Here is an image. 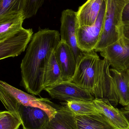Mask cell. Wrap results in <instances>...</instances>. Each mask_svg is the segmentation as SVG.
<instances>
[{
	"instance_id": "1",
	"label": "cell",
	"mask_w": 129,
	"mask_h": 129,
	"mask_svg": "<svg viewBox=\"0 0 129 129\" xmlns=\"http://www.w3.org/2000/svg\"><path fill=\"white\" fill-rule=\"evenodd\" d=\"M60 37L58 31L47 28L33 36L20 64L21 84L28 93L39 95L44 90L45 69Z\"/></svg>"
},
{
	"instance_id": "2",
	"label": "cell",
	"mask_w": 129,
	"mask_h": 129,
	"mask_svg": "<svg viewBox=\"0 0 129 129\" xmlns=\"http://www.w3.org/2000/svg\"><path fill=\"white\" fill-rule=\"evenodd\" d=\"M106 10L103 25L95 52H100L116 42L123 35V10L129 0H105Z\"/></svg>"
},
{
	"instance_id": "3",
	"label": "cell",
	"mask_w": 129,
	"mask_h": 129,
	"mask_svg": "<svg viewBox=\"0 0 129 129\" xmlns=\"http://www.w3.org/2000/svg\"><path fill=\"white\" fill-rule=\"evenodd\" d=\"M100 59L94 50L85 52L78 61L74 75L69 81L91 94Z\"/></svg>"
},
{
	"instance_id": "4",
	"label": "cell",
	"mask_w": 129,
	"mask_h": 129,
	"mask_svg": "<svg viewBox=\"0 0 129 129\" xmlns=\"http://www.w3.org/2000/svg\"><path fill=\"white\" fill-rule=\"evenodd\" d=\"M110 64L107 59H100L98 64L94 88L91 94L94 98H106L114 106L119 99L113 79L110 71Z\"/></svg>"
},
{
	"instance_id": "5",
	"label": "cell",
	"mask_w": 129,
	"mask_h": 129,
	"mask_svg": "<svg viewBox=\"0 0 129 129\" xmlns=\"http://www.w3.org/2000/svg\"><path fill=\"white\" fill-rule=\"evenodd\" d=\"M106 10L104 1L96 21L89 26H79L77 31V42L78 48L83 52L94 50L101 35Z\"/></svg>"
},
{
	"instance_id": "6",
	"label": "cell",
	"mask_w": 129,
	"mask_h": 129,
	"mask_svg": "<svg viewBox=\"0 0 129 129\" xmlns=\"http://www.w3.org/2000/svg\"><path fill=\"white\" fill-rule=\"evenodd\" d=\"M113 68L123 71L129 69V40L123 35L113 44L100 52Z\"/></svg>"
},
{
	"instance_id": "7",
	"label": "cell",
	"mask_w": 129,
	"mask_h": 129,
	"mask_svg": "<svg viewBox=\"0 0 129 129\" xmlns=\"http://www.w3.org/2000/svg\"><path fill=\"white\" fill-rule=\"evenodd\" d=\"M52 99L67 102L69 101H92L94 98L88 91L69 81H62L45 88Z\"/></svg>"
},
{
	"instance_id": "8",
	"label": "cell",
	"mask_w": 129,
	"mask_h": 129,
	"mask_svg": "<svg viewBox=\"0 0 129 129\" xmlns=\"http://www.w3.org/2000/svg\"><path fill=\"white\" fill-rule=\"evenodd\" d=\"M60 21V40L72 48L77 63L85 52L78 48L77 42V31L79 25L76 12L71 9L64 10L62 12Z\"/></svg>"
},
{
	"instance_id": "9",
	"label": "cell",
	"mask_w": 129,
	"mask_h": 129,
	"mask_svg": "<svg viewBox=\"0 0 129 129\" xmlns=\"http://www.w3.org/2000/svg\"><path fill=\"white\" fill-rule=\"evenodd\" d=\"M33 33L32 29L23 28L13 36L0 42V60L17 56L24 52Z\"/></svg>"
},
{
	"instance_id": "10",
	"label": "cell",
	"mask_w": 129,
	"mask_h": 129,
	"mask_svg": "<svg viewBox=\"0 0 129 129\" xmlns=\"http://www.w3.org/2000/svg\"><path fill=\"white\" fill-rule=\"evenodd\" d=\"M55 56L62 73L63 81H70L76 68V59L72 48L60 40L54 50Z\"/></svg>"
},
{
	"instance_id": "11",
	"label": "cell",
	"mask_w": 129,
	"mask_h": 129,
	"mask_svg": "<svg viewBox=\"0 0 129 129\" xmlns=\"http://www.w3.org/2000/svg\"><path fill=\"white\" fill-rule=\"evenodd\" d=\"M17 114L24 129H42L50 120L47 114L38 108L20 105Z\"/></svg>"
},
{
	"instance_id": "12",
	"label": "cell",
	"mask_w": 129,
	"mask_h": 129,
	"mask_svg": "<svg viewBox=\"0 0 129 129\" xmlns=\"http://www.w3.org/2000/svg\"><path fill=\"white\" fill-rule=\"evenodd\" d=\"M96 108L116 129H128L129 125L121 110L116 108L106 98H94Z\"/></svg>"
},
{
	"instance_id": "13",
	"label": "cell",
	"mask_w": 129,
	"mask_h": 129,
	"mask_svg": "<svg viewBox=\"0 0 129 129\" xmlns=\"http://www.w3.org/2000/svg\"><path fill=\"white\" fill-rule=\"evenodd\" d=\"M42 129H77L76 116L65 105L59 106L54 116Z\"/></svg>"
},
{
	"instance_id": "14",
	"label": "cell",
	"mask_w": 129,
	"mask_h": 129,
	"mask_svg": "<svg viewBox=\"0 0 129 129\" xmlns=\"http://www.w3.org/2000/svg\"><path fill=\"white\" fill-rule=\"evenodd\" d=\"M104 0H87L79 7L77 13L79 26H89L94 23Z\"/></svg>"
},
{
	"instance_id": "15",
	"label": "cell",
	"mask_w": 129,
	"mask_h": 129,
	"mask_svg": "<svg viewBox=\"0 0 129 129\" xmlns=\"http://www.w3.org/2000/svg\"><path fill=\"white\" fill-rule=\"evenodd\" d=\"M110 71L116 86L119 103L123 106L129 105V69L119 71L110 68Z\"/></svg>"
},
{
	"instance_id": "16",
	"label": "cell",
	"mask_w": 129,
	"mask_h": 129,
	"mask_svg": "<svg viewBox=\"0 0 129 129\" xmlns=\"http://www.w3.org/2000/svg\"><path fill=\"white\" fill-rule=\"evenodd\" d=\"M77 129H116L101 113L76 116Z\"/></svg>"
},
{
	"instance_id": "17",
	"label": "cell",
	"mask_w": 129,
	"mask_h": 129,
	"mask_svg": "<svg viewBox=\"0 0 129 129\" xmlns=\"http://www.w3.org/2000/svg\"><path fill=\"white\" fill-rule=\"evenodd\" d=\"M25 20L22 12L0 22V42L13 36L22 29Z\"/></svg>"
},
{
	"instance_id": "18",
	"label": "cell",
	"mask_w": 129,
	"mask_h": 129,
	"mask_svg": "<svg viewBox=\"0 0 129 129\" xmlns=\"http://www.w3.org/2000/svg\"><path fill=\"white\" fill-rule=\"evenodd\" d=\"M54 50L51 55L45 69L44 76V89L63 81L61 70L55 56Z\"/></svg>"
},
{
	"instance_id": "19",
	"label": "cell",
	"mask_w": 129,
	"mask_h": 129,
	"mask_svg": "<svg viewBox=\"0 0 129 129\" xmlns=\"http://www.w3.org/2000/svg\"><path fill=\"white\" fill-rule=\"evenodd\" d=\"M64 104L75 116H86L100 113L92 101H69Z\"/></svg>"
},
{
	"instance_id": "20",
	"label": "cell",
	"mask_w": 129,
	"mask_h": 129,
	"mask_svg": "<svg viewBox=\"0 0 129 129\" xmlns=\"http://www.w3.org/2000/svg\"><path fill=\"white\" fill-rule=\"evenodd\" d=\"M26 0H0V22L23 12Z\"/></svg>"
},
{
	"instance_id": "21",
	"label": "cell",
	"mask_w": 129,
	"mask_h": 129,
	"mask_svg": "<svg viewBox=\"0 0 129 129\" xmlns=\"http://www.w3.org/2000/svg\"><path fill=\"white\" fill-rule=\"evenodd\" d=\"M20 120L8 111H0V129H18Z\"/></svg>"
},
{
	"instance_id": "22",
	"label": "cell",
	"mask_w": 129,
	"mask_h": 129,
	"mask_svg": "<svg viewBox=\"0 0 129 129\" xmlns=\"http://www.w3.org/2000/svg\"><path fill=\"white\" fill-rule=\"evenodd\" d=\"M45 0H26L23 13L25 19L35 16Z\"/></svg>"
},
{
	"instance_id": "23",
	"label": "cell",
	"mask_w": 129,
	"mask_h": 129,
	"mask_svg": "<svg viewBox=\"0 0 129 129\" xmlns=\"http://www.w3.org/2000/svg\"><path fill=\"white\" fill-rule=\"evenodd\" d=\"M122 19L123 22L129 21V2L125 5L123 10Z\"/></svg>"
},
{
	"instance_id": "24",
	"label": "cell",
	"mask_w": 129,
	"mask_h": 129,
	"mask_svg": "<svg viewBox=\"0 0 129 129\" xmlns=\"http://www.w3.org/2000/svg\"><path fill=\"white\" fill-rule=\"evenodd\" d=\"M123 35L129 40V21L123 22Z\"/></svg>"
},
{
	"instance_id": "25",
	"label": "cell",
	"mask_w": 129,
	"mask_h": 129,
	"mask_svg": "<svg viewBox=\"0 0 129 129\" xmlns=\"http://www.w3.org/2000/svg\"><path fill=\"white\" fill-rule=\"evenodd\" d=\"M120 110L122 111L123 114L125 118L127 120L129 125V110H124L123 108H122Z\"/></svg>"
},
{
	"instance_id": "26",
	"label": "cell",
	"mask_w": 129,
	"mask_h": 129,
	"mask_svg": "<svg viewBox=\"0 0 129 129\" xmlns=\"http://www.w3.org/2000/svg\"><path fill=\"white\" fill-rule=\"evenodd\" d=\"M124 110H129V105L128 106H126L124 108H123Z\"/></svg>"
},
{
	"instance_id": "27",
	"label": "cell",
	"mask_w": 129,
	"mask_h": 129,
	"mask_svg": "<svg viewBox=\"0 0 129 129\" xmlns=\"http://www.w3.org/2000/svg\"><path fill=\"white\" fill-rule=\"evenodd\" d=\"M23 129H24L23 128Z\"/></svg>"
},
{
	"instance_id": "28",
	"label": "cell",
	"mask_w": 129,
	"mask_h": 129,
	"mask_svg": "<svg viewBox=\"0 0 129 129\" xmlns=\"http://www.w3.org/2000/svg\"></svg>"
}]
</instances>
